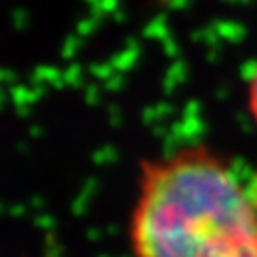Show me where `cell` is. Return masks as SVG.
I'll list each match as a JSON object with an SVG mask.
<instances>
[{
    "mask_svg": "<svg viewBox=\"0 0 257 257\" xmlns=\"http://www.w3.org/2000/svg\"><path fill=\"white\" fill-rule=\"evenodd\" d=\"M132 257H257L249 189L215 151L183 145L139 164Z\"/></svg>",
    "mask_w": 257,
    "mask_h": 257,
    "instance_id": "6da1fadb",
    "label": "cell"
},
{
    "mask_svg": "<svg viewBox=\"0 0 257 257\" xmlns=\"http://www.w3.org/2000/svg\"><path fill=\"white\" fill-rule=\"evenodd\" d=\"M248 109L249 114L253 116L257 124V71L253 73L251 80H249V88H248Z\"/></svg>",
    "mask_w": 257,
    "mask_h": 257,
    "instance_id": "7a4b0ae2",
    "label": "cell"
},
{
    "mask_svg": "<svg viewBox=\"0 0 257 257\" xmlns=\"http://www.w3.org/2000/svg\"><path fill=\"white\" fill-rule=\"evenodd\" d=\"M249 194H251V200H253V206H255V215H257V179L253 181V185H251Z\"/></svg>",
    "mask_w": 257,
    "mask_h": 257,
    "instance_id": "3957f363",
    "label": "cell"
}]
</instances>
